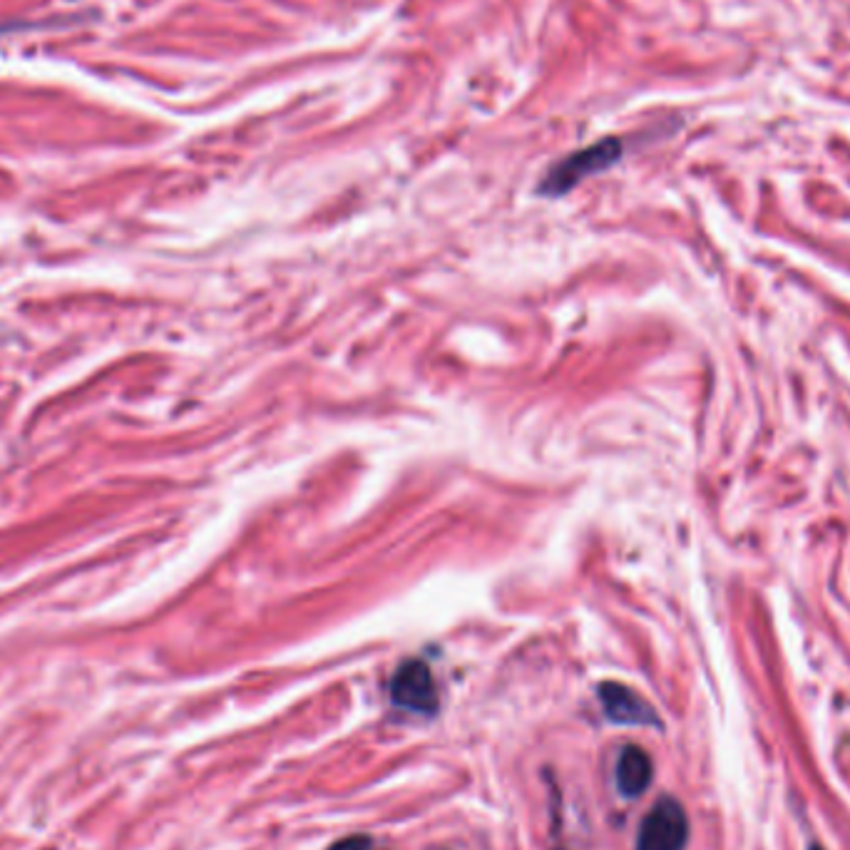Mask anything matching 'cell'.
Returning a JSON list of instances; mask_svg holds the SVG:
<instances>
[{"instance_id":"2","label":"cell","mask_w":850,"mask_h":850,"mask_svg":"<svg viewBox=\"0 0 850 850\" xmlns=\"http://www.w3.org/2000/svg\"><path fill=\"white\" fill-rule=\"evenodd\" d=\"M620 155L622 145L617 140H602L587 147V150L570 155L567 159H562L557 167H552V172L547 175L545 182H542V192L565 195L572 187H577L584 177L612 167L620 159Z\"/></svg>"},{"instance_id":"4","label":"cell","mask_w":850,"mask_h":850,"mask_svg":"<svg viewBox=\"0 0 850 850\" xmlns=\"http://www.w3.org/2000/svg\"><path fill=\"white\" fill-rule=\"evenodd\" d=\"M597 694L602 701L604 716H607V721H612V724L662 729V719H659L654 706L626 684L604 682L600 684Z\"/></svg>"},{"instance_id":"1","label":"cell","mask_w":850,"mask_h":850,"mask_svg":"<svg viewBox=\"0 0 850 850\" xmlns=\"http://www.w3.org/2000/svg\"><path fill=\"white\" fill-rule=\"evenodd\" d=\"M689 841V818L684 805L672 795H662L644 816L636 836V850H684Z\"/></svg>"},{"instance_id":"3","label":"cell","mask_w":850,"mask_h":850,"mask_svg":"<svg viewBox=\"0 0 850 850\" xmlns=\"http://www.w3.org/2000/svg\"><path fill=\"white\" fill-rule=\"evenodd\" d=\"M391 701L413 714L433 716L438 711V686L428 664L421 659L403 662L391 679Z\"/></svg>"},{"instance_id":"5","label":"cell","mask_w":850,"mask_h":850,"mask_svg":"<svg viewBox=\"0 0 850 850\" xmlns=\"http://www.w3.org/2000/svg\"><path fill=\"white\" fill-rule=\"evenodd\" d=\"M617 791L624 799H640L654 779V763L650 753L640 747H624L617 759Z\"/></svg>"},{"instance_id":"6","label":"cell","mask_w":850,"mask_h":850,"mask_svg":"<svg viewBox=\"0 0 850 850\" xmlns=\"http://www.w3.org/2000/svg\"><path fill=\"white\" fill-rule=\"evenodd\" d=\"M328 850H370V838L366 836H350L346 841H338Z\"/></svg>"},{"instance_id":"7","label":"cell","mask_w":850,"mask_h":850,"mask_svg":"<svg viewBox=\"0 0 850 850\" xmlns=\"http://www.w3.org/2000/svg\"><path fill=\"white\" fill-rule=\"evenodd\" d=\"M816 850H818V848H816Z\"/></svg>"}]
</instances>
